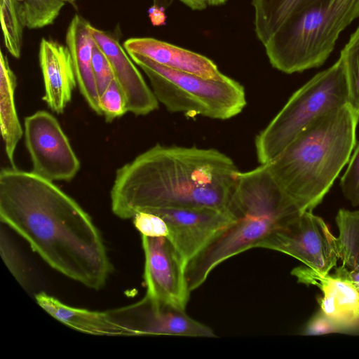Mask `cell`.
<instances>
[{"instance_id":"obj_1","label":"cell","mask_w":359,"mask_h":359,"mask_svg":"<svg viewBox=\"0 0 359 359\" xmlns=\"http://www.w3.org/2000/svg\"><path fill=\"white\" fill-rule=\"evenodd\" d=\"M0 219L53 269L93 290L106 284L111 264L99 229L53 181L16 167L2 168Z\"/></svg>"},{"instance_id":"obj_2","label":"cell","mask_w":359,"mask_h":359,"mask_svg":"<svg viewBox=\"0 0 359 359\" xmlns=\"http://www.w3.org/2000/svg\"><path fill=\"white\" fill-rule=\"evenodd\" d=\"M238 172L233 161L217 149L157 144L116 170L111 210L123 219L158 208L226 211Z\"/></svg>"},{"instance_id":"obj_3","label":"cell","mask_w":359,"mask_h":359,"mask_svg":"<svg viewBox=\"0 0 359 359\" xmlns=\"http://www.w3.org/2000/svg\"><path fill=\"white\" fill-rule=\"evenodd\" d=\"M359 114L346 104L320 116L266 165L302 212L323 200L348 163L356 144Z\"/></svg>"},{"instance_id":"obj_4","label":"cell","mask_w":359,"mask_h":359,"mask_svg":"<svg viewBox=\"0 0 359 359\" xmlns=\"http://www.w3.org/2000/svg\"><path fill=\"white\" fill-rule=\"evenodd\" d=\"M226 211L233 219L186 266L191 292L200 287L226 259L253 248L301 213L266 165L238 171Z\"/></svg>"},{"instance_id":"obj_5","label":"cell","mask_w":359,"mask_h":359,"mask_svg":"<svg viewBox=\"0 0 359 359\" xmlns=\"http://www.w3.org/2000/svg\"><path fill=\"white\" fill-rule=\"evenodd\" d=\"M358 17L359 0H309L264 45L269 62L286 74L321 66Z\"/></svg>"},{"instance_id":"obj_6","label":"cell","mask_w":359,"mask_h":359,"mask_svg":"<svg viewBox=\"0 0 359 359\" xmlns=\"http://www.w3.org/2000/svg\"><path fill=\"white\" fill-rule=\"evenodd\" d=\"M128 53L147 75L158 102L169 111L226 120L246 105L244 87L226 75L208 79L166 67L137 53Z\"/></svg>"},{"instance_id":"obj_7","label":"cell","mask_w":359,"mask_h":359,"mask_svg":"<svg viewBox=\"0 0 359 359\" xmlns=\"http://www.w3.org/2000/svg\"><path fill=\"white\" fill-rule=\"evenodd\" d=\"M348 104L344 64L339 57L331 67L296 90L282 109L255 138L261 165L277 157L312 121L327 111Z\"/></svg>"},{"instance_id":"obj_8","label":"cell","mask_w":359,"mask_h":359,"mask_svg":"<svg viewBox=\"0 0 359 359\" xmlns=\"http://www.w3.org/2000/svg\"><path fill=\"white\" fill-rule=\"evenodd\" d=\"M257 248L290 255L323 274L330 273L339 259L337 237L321 217L310 211L286 222Z\"/></svg>"},{"instance_id":"obj_9","label":"cell","mask_w":359,"mask_h":359,"mask_svg":"<svg viewBox=\"0 0 359 359\" xmlns=\"http://www.w3.org/2000/svg\"><path fill=\"white\" fill-rule=\"evenodd\" d=\"M25 142L32 172L50 181H71L80 161L57 118L47 111H37L24 121Z\"/></svg>"},{"instance_id":"obj_10","label":"cell","mask_w":359,"mask_h":359,"mask_svg":"<svg viewBox=\"0 0 359 359\" xmlns=\"http://www.w3.org/2000/svg\"><path fill=\"white\" fill-rule=\"evenodd\" d=\"M291 274L299 283L317 287L318 313L336 332L359 330V271L341 265L323 274L305 266L294 268Z\"/></svg>"},{"instance_id":"obj_11","label":"cell","mask_w":359,"mask_h":359,"mask_svg":"<svg viewBox=\"0 0 359 359\" xmlns=\"http://www.w3.org/2000/svg\"><path fill=\"white\" fill-rule=\"evenodd\" d=\"M107 311L129 336L216 337L210 327L190 317L185 309L147 294L137 302Z\"/></svg>"},{"instance_id":"obj_12","label":"cell","mask_w":359,"mask_h":359,"mask_svg":"<svg viewBox=\"0 0 359 359\" xmlns=\"http://www.w3.org/2000/svg\"><path fill=\"white\" fill-rule=\"evenodd\" d=\"M146 294L185 309L190 291L186 263L168 237L142 236Z\"/></svg>"},{"instance_id":"obj_13","label":"cell","mask_w":359,"mask_h":359,"mask_svg":"<svg viewBox=\"0 0 359 359\" xmlns=\"http://www.w3.org/2000/svg\"><path fill=\"white\" fill-rule=\"evenodd\" d=\"M161 217L168 238L187 264L233 221L226 210L212 208H173L148 210Z\"/></svg>"},{"instance_id":"obj_14","label":"cell","mask_w":359,"mask_h":359,"mask_svg":"<svg viewBox=\"0 0 359 359\" xmlns=\"http://www.w3.org/2000/svg\"><path fill=\"white\" fill-rule=\"evenodd\" d=\"M90 30L95 43L111 65L127 111L144 116L157 109L158 101L118 39L111 33L93 26Z\"/></svg>"},{"instance_id":"obj_15","label":"cell","mask_w":359,"mask_h":359,"mask_svg":"<svg viewBox=\"0 0 359 359\" xmlns=\"http://www.w3.org/2000/svg\"><path fill=\"white\" fill-rule=\"evenodd\" d=\"M39 57L44 84L43 100L53 112L62 114L77 84L70 52L67 46L43 38Z\"/></svg>"},{"instance_id":"obj_16","label":"cell","mask_w":359,"mask_h":359,"mask_svg":"<svg viewBox=\"0 0 359 359\" xmlns=\"http://www.w3.org/2000/svg\"><path fill=\"white\" fill-rule=\"evenodd\" d=\"M127 53H137L166 67L208 79L225 75L207 57L150 37L130 38L123 42Z\"/></svg>"},{"instance_id":"obj_17","label":"cell","mask_w":359,"mask_h":359,"mask_svg":"<svg viewBox=\"0 0 359 359\" xmlns=\"http://www.w3.org/2000/svg\"><path fill=\"white\" fill-rule=\"evenodd\" d=\"M91 27L84 18L75 14L67 27L65 40L71 54L79 90L90 108L102 116L99 106L100 95L92 65L95 40L91 33Z\"/></svg>"},{"instance_id":"obj_18","label":"cell","mask_w":359,"mask_h":359,"mask_svg":"<svg viewBox=\"0 0 359 359\" xmlns=\"http://www.w3.org/2000/svg\"><path fill=\"white\" fill-rule=\"evenodd\" d=\"M37 304L58 321L79 332L93 335L129 336L108 311L72 307L45 292L35 296Z\"/></svg>"},{"instance_id":"obj_19","label":"cell","mask_w":359,"mask_h":359,"mask_svg":"<svg viewBox=\"0 0 359 359\" xmlns=\"http://www.w3.org/2000/svg\"><path fill=\"white\" fill-rule=\"evenodd\" d=\"M17 77L11 69L8 58L0 53V128L5 151L13 167L14 154L23 135L15 104Z\"/></svg>"},{"instance_id":"obj_20","label":"cell","mask_w":359,"mask_h":359,"mask_svg":"<svg viewBox=\"0 0 359 359\" xmlns=\"http://www.w3.org/2000/svg\"><path fill=\"white\" fill-rule=\"evenodd\" d=\"M309 0H252L255 32L264 45L285 22Z\"/></svg>"},{"instance_id":"obj_21","label":"cell","mask_w":359,"mask_h":359,"mask_svg":"<svg viewBox=\"0 0 359 359\" xmlns=\"http://www.w3.org/2000/svg\"><path fill=\"white\" fill-rule=\"evenodd\" d=\"M335 220L339 259L342 265L359 271V210L339 209Z\"/></svg>"},{"instance_id":"obj_22","label":"cell","mask_w":359,"mask_h":359,"mask_svg":"<svg viewBox=\"0 0 359 359\" xmlns=\"http://www.w3.org/2000/svg\"><path fill=\"white\" fill-rule=\"evenodd\" d=\"M20 1L1 0L0 18L4 44L15 58L21 54L22 34L25 25L20 13Z\"/></svg>"},{"instance_id":"obj_23","label":"cell","mask_w":359,"mask_h":359,"mask_svg":"<svg viewBox=\"0 0 359 359\" xmlns=\"http://www.w3.org/2000/svg\"><path fill=\"white\" fill-rule=\"evenodd\" d=\"M65 4L62 0H24L20 4L25 26L32 29L52 25Z\"/></svg>"},{"instance_id":"obj_24","label":"cell","mask_w":359,"mask_h":359,"mask_svg":"<svg viewBox=\"0 0 359 359\" xmlns=\"http://www.w3.org/2000/svg\"><path fill=\"white\" fill-rule=\"evenodd\" d=\"M348 89V104L359 114V25L341 50Z\"/></svg>"},{"instance_id":"obj_25","label":"cell","mask_w":359,"mask_h":359,"mask_svg":"<svg viewBox=\"0 0 359 359\" xmlns=\"http://www.w3.org/2000/svg\"><path fill=\"white\" fill-rule=\"evenodd\" d=\"M0 250L1 256L11 274L21 286L26 287L29 278L25 264L18 249L2 227L0 233Z\"/></svg>"},{"instance_id":"obj_26","label":"cell","mask_w":359,"mask_h":359,"mask_svg":"<svg viewBox=\"0 0 359 359\" xmlns=\"http://www.w3.org/2000/svg\"><path fill=\"white\" fill-rule=\"evenodd\" d=\"M99 106L107 122H111L128 112L123 95L115 79L100 95Z\"/></svg>"},{"instance_id":"obj_27","label":"cell","mask_w":359,"mask_h":359,"mask_svg":"<svg viewBox=\"0 0 359 359\" xmlns=\"http://www.w3.org/2000/svg\"><path fill=\"white\" fill-rule=\"evenodd\" d=\"M340 187L344 197L351 204L359 205V143L341 178Z\"/></svg>"},{"instance_id":"obj_28","label":"cell","mask_w":359,"mask_h":359,"mask_svg":"<svg viewBox=\"0 0 359 359\" xmlns=\"http://www.w3.org/2000/svg\"><path fill=\"white\" fill-rule=\"evenodd\" d=\"M135 227L142 236L148 237H168L169 229L165 220L159 215L147 211H140L133 217Z\"/></svg>"},{"instance_id":"obj_29","label":"cell","mask_w":359,"mask_h":359,"mask_svg":"<svg viewBox=\"0 0 359 359\" xmlns=\"http://www.w3.org/2000/svg\"><path fill=\"white\" fill-rule=\"evenodd\" d=\"M92 65L97 89L101 95L114 80V74L108 58L95 41L93 48Z\"/></svg>"},{"instance_id":"obj_30","label":"cell","mask_w":359,"mask_h":359,"mask_svg":"<svg viewBox=\"0 0 359 359\" xmlns=\"http://www.w3.org/2000/svg\"><path fill=\"white\" fill-rule=\"evenodd\" d=\"M163 10L152 7L150 10V17L154 25H161L165 20V15Z\"/></svg>"},{"instance_id":"obj_31","label":"cell","mask_w":359,"mask_h":359,"mask_svg":"<svg viewBox=\"0 0 359 359\" xmlns=\"http://www.w3.org/2000/svg\"><path fill=\"white\" fill-rule=\"evenodd\" d=\"M187 6L194 11L203 10L207 7V4L203 0H180Z\"/></svg>"},{"instance_id":"obj_32","label":"cell","mask_w":359,"mask_h":359,"mask_svg":"<svg viewBox=\"0 0 359 359\" xmlns=\"http://www.w3.org/2000/svg\"><path fill=\"white\" fill-rule=\"evenodd\" d=\"M173 1L174 0H153L152 7L164 11L168 8Z\"/></svg>"},{"instance_id":"obj_33","label":"cell","mask_w":359,"mask_h":359,"mask_svg":"<svg viewBox=\"0 0 359 359\" xmlns=\"http://www.w3.org/2000/svg\"><path fill=\"white\" fill-rule=\"evenodd\" d=\"M207 5L210 6H219L224 4L227 0H203Z\"/></svg>"},{"instance_id":"obj_34","label":"cell","mask_w":359,"mask_h":359,"mask_svg":"<svg viewBox=\"0 0 359 359\" xmlns=\"http://www.w3.org/2000/svg\"><path fill=\"white\" fill-rule=\"evenodd\" d=\"M77 0H67V2L69 4H74Z\"/></svg>"},{"instance_id":"obj_35","label":"cell","mask_w":359,"mask_h":359,"mask_svg":"<svg viewBox=\"0 0 359 359\" xmlns=\"http://www.w3.org/2000/svg\"><path fill=\"white\" fill-rule=\"evenodd\" d=\"M17 1H20V2H22V1H23L24 0H17Z\"/></svg>"},{"instance_id":"obj_36","label":"cell","mask_w":359,"mask_h":359,"mask_svg":"<svg viewBox=\"0 0 359 359\" xmlns=\"http://www.w3.org/2000/svg\"><path fill=\"white\" fill-rule=\"evenodd\" d=\"M62 1H65V2H67V0H62Z\"/></svg>"}]
</instances>
